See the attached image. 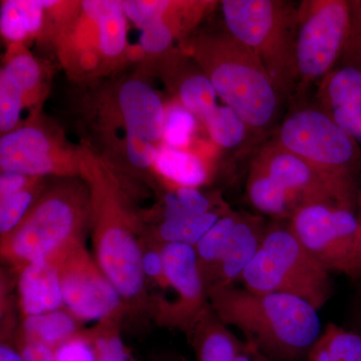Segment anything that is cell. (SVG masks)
Returning <instances> with one entry per match:
<instances>
[{"mask_svg":"<svg viewBox=\"0 0 361 361\" xmlns=\"http://www.w3.org/2000/svg\"><path fill=\"white\" fill-rule=\"evenodd\" d=\"M208 295L215 314L241 330L259 353L294 360L308 353L322 334L318 310L299 297L233 285L210 289Z\"/></svg>","mask_w":361,"mask_h":361,"instance_id":"cell-1","label":"cell"},{"mask_svg":"<svg viewBox=\"0 0 361 361\" xmlns=\"http://www.w3.org/2000/svg\"><path fill=\"white\" fill-rule=\"evenodd\" d=\"M191 52L218 97L241 116L252 134L262 135L277 122L283 99L258 56L227 35H202Z\"/></svg>","mask_w":361,"mask_h":361,"instance_id":"cell-2","label":"cell"},{"mask_svg":"<svg viewBox=\"0 0 361 361\" xmlns=\"http://www.w3.org/2000/svg\"><path fill=\"white\" fill-rule=\"evenodd\" d=\"M94 259L123 302L137 305L146 293L142 268L144 245L137 220L125 206L116 183L101 173H89Z\"/></svg>","mask_w":361,"mask_h":361,"instance_id":"cell-3","label":"cell"},{"mask_svg":"<svg viewBox=\"0 0 361 361\" xmlns=\"http://www.w3.org/2000/svg\"><path fill=\"white\" fill-rule=\"evenodd\" d=\"M90 214V193L80 186L61 185L39 197L20 226L1 240V255L23 269L37 261L58 262L84 243Z\"/></svg>","mask_w":361,"mask_h":361,"instance_id":"cell-4","label":"cell"},{"mask_svg":"<svg viewBox=\"0 0 361 361\" xmlns=\"http://www.w3.org/2000/svg\"><path fill=\"white\" fill-rule=\"evenodd\" d=\"M230 35L263 63L282 99L296 92L298 6L283 0H223Z\"/></svg>","mask_w":361,"mask_h":361,"instance_id":"cell-5","label":"cell"},{"mask_svg":"<svg viewBox=\"0 0 361 361\" xmlns=\"http://www.w3.org/2000/svg\"><path fill=\"white\" fill-rule=\"evenodd\" d=\"M240 280L252 292L290 294L317 310L332 294L329 271L281 220L267 224L260 249Z\"/></svg>","mask_w":361,"mask_h":361,"instance_id":"cell-6","label":"cell"},{"mask_svg":"<svg viewBox=\"0 0 361 361\" xmlns=\"http://www.w3.org/2000/svg\"><path fill=\"white\" fill-rule=\"evenodd\" d=\"M273 140L313 167L358 185L360 144L317 104L292 109Z\"/></svg>","mask_w":361,"mask_h":361,"instance_id":"cell-7","label":"cell"},{"mask_svg":"<svg viewBox=\"0 0 361 361\" xmlns=\"http://www.w3.org/2000/svg\"><path fill=\"white\" fill-rule=\"evenodd\" d=\"M350 1L305 0L297 11L296 70L298 94L334 70L351 32Z\"/></svg>","mask_w":361,"mask_h":361,"instance_id":"cell-8","label":"cell"},{"mask_svg":"<svg viewBox=\"0 0 361 361\" xmlns=\"http://www.w3.org/2000/svg\"><path fill=\"white\" fill-rule=\"evenodd\" d=\"M288 223L301 244L329 272L360 274V228L353 209L331 202L304 204Z\"/></svg>","mask_w":361,"mask_h":361,"instance_id":"cell-9","label":"cell"},{"mask_svg":"<svg viewBox=\"0 0 361 361\" xmlns=\"http://www.w3.org/2000/svg\"><path fill=\"white\" fill-rule=\"evenodd\" d=\"M63 305L78 320L106 322L118 317L122 296L106 278L84 243L71 249L58 262Z\"/></svg>","mask_w":361,"mask_h":361,"instance_id":"cell-10","label":"cell"},{"mask_svg":"<svg viewBox=\"0 0 361 361\" xmlns=\"http://www.w3.org/2000/svg\"><path fill=\"white\" fill-rule=\"evenodd\" d=\"M253 159L302 205L331 202L353 210L357 205L358 185L313 167L274 140L265 142Z\"/></svg>","mask_w":361,"mask_h":361,"instance_id":"cell-11","label":"cell"},{"mask_svg":"<svg viewBox=\"0 0 361 361\" xmlns=\"http://www.w3.org/2000/svg\"><path fill=\"white\" fill-rule=\"evenodd\" d=\"M166 287L175 291L177 300L167 311L169 322L190 330L205 310L208 294L194 246L164 243L161 247Z\"/></svg>","mask_w":361,"mask_h":361,"instance_id":"cell-12","label":"cell"},{"mask_svg":"<svg viewBox=\"0 0 361 361\" xmlns=\"http://www.w3.org/2000/svg\"><path fill=\"white\" fill-rule=\"evenodd\" d=\"M1 172L18 173L30 178L75 172V167L61 158L59 149L44 130L23 126L2 135L0 139Z\"/></svg>","mask_w":361,"mask_h":361,"instance_id":"cell-13","label":"cell"},{"mask_svg":"<svg viewBox=\"0 0 361 361\" xmlns=\"http://www.w3.org/2000/svg\"><path fill=\"white\" fill-rule=\"evenodd\" d=\"M316 104L361 142V68L337 65L318 84Z\"/></svg>","mask_w":361,"mask_h":361,"instance_id":"cell-14","label":"cell"},{"mask_svg":"<svg viewBox=\"0 0 361 361\" xmlns=\"http://www.w3.org/2000/svg\"><path fill=\"white\" fill-rule=\"evenodd\" d=\"M118 106L125 121L127 134L158 144L163 141L166 108L146 82L132 80L118 90Z\"/></svg>","mask_w":361,"mask_h":361,"instance_id":"cell-15","label":"cell"},{"mask_svg":"<svg viewBox=\"0 0 361 361\" xmlns=\"http://www.w3.org/2000/svg\"><path fill=\"white\" fill-rule=\"evenodd\" d=\"M18 293L26 317L61 310L63 299L56 262L42 260L25 266L20 269Z\"/></svg>","mask_w":361,"mask_h":361,"instance_id":"cell-16","label":"cell"},{"mask_svg":"<svg viewBox=\"0 0 361 361\" xmlns=\"http://www.w3.org/2000/svg\"><path fill=\"white\" fill-rule=\"evenodd\" d=\"M224 324L206 308L197 318L190 330L193 331L199 361H256L257 349L251 344L242 343Z\"/></svg>","mask_w":361,"mask_h":361,"instance_id":"cell-17","label":"cell"},{"mask_svg":"<svg viewBox=\"0 0 361 361\" xmlns=\"http://www.w3.org/2000/svg\"><path fill=\"white\" fill-rule=\"evenodd\" d=\"M266 227L267 224L260 216L240 213L229 249L220 266L215 283L210 289L232 286L234 282L241 279L244 271L260 249Z\"/></svg>","mask_w":361,"mask_h":361,"instance_id":"cell-18","label":"cell"},{"mask_svg":"<svg viewBox=\"0 0 361 361\" xmlns=\"http://www.w3.org/2000/svg\"><path fill=\"white\" fill-rule=\"evenodd\" d=\"M246 192L249 202L256 210L275 220H290L297 209L302 206L255 159H252L249 167Z\"/></svg>","mask_w":361,"mask_h":361,"instance_id":"cell-19","label":"cell"},{"mask_svg":"<svg viewBox=\"0 0 361 361\" xmlns=\"http://www.w3.org/2000/svg\"><path fill=\"white\" fill-rule=\"evenodd\" d=\"M84 13L97 26V47L104 56L116 59L127 45V16L123 2L116 0H87Z\"/></svg>","mask_w":361,"mask_h":361,"instance_id":"cell-20","label":"cell"},{"mask_svg":"<svg viewBox=\"0 0 361 361\" xmlns=\"http://www.w3.org/2000/svg\"><path fill=\"white\" fill-rule=\"evenodd\" d=\"M239 217L240 213L230 210L212 226L195 246L207 291L215 283Z\"/></svg>","mask_w":361,"mask_h":361,"instance_id":"cell-21","label":"cell"},{"mask_svg":"<svg viewBox=\"0 0 361 361\" xmlns=\"http://www.w3.org/2000/svg\"><path fill=\"white\" fill-rule=\"evenodd\" d=\"M155 167L159 174L176 187L199 188L209 179V170L200 157L186 149L161 145Z\"/></svg>","mask_w":361,"mask_h":361,"instance_id":"cell-22","label":"cell"},{"mask_svg":"<svg viewBox=\"0 0 361 361\" xmlns=\"http://www.w3.org/2000/svg\"><path fill=\"white\" fill-rule=\"evenodd\" d=\"M44 7L42 0H7L1 4L0 30L11 42H21L42 28Z\"/></svg>","mask_w":361,"mask_h":361,"instance_id":"cell-23","label":"cell"},{"mask_svg":"<svg viewBox=\"0 0 361 361\" xmlns=\"http://www.w3.org/2000/svg\"><path fill=\"white\" fill-rule=\"evenodd\" d=\"M308 361H361V336L329 323L307 353Z\"/></svg>","mask_w":361,"mask_h":361,"instance_id":"cell-24","label":"cell"},{"mask_svg":"<svg viewBox=\"0 0 361 361\" xmlns=\"http://www.w3.org/2000/svg\"><path fill=\"white\" fill-rule=\"evenodd\" d=\"M77 320L70 312L63 310L26 317L23 323L25 339L42 342L56 349L78 336Z\"/></svg>","mask_w":361,"mask_h":361,"instance_id":"cell-25","label":"cell"},{"mask_svg":"<svg viewBox=\"0 0 361 361\" xmlns=\"http://www.w3.org/2000/svg\"><path fill=\"white\" fill-rule=\"evenodd\" d=\"M230 210L231 209L226 206L183 219L164 221L159 228V236L164 243L187 244L195 247L212 226Z\"/></svg>","mask_w":361,"mask_h":361,"instance_id":"cell-26","label":"cell"},{"mask_svg":"<svg viewBox=\"0 0 361 361\" xmlns=\"http://www.w3.org/2000/svg\"><path fill=\"white\" fill-rule=\"evenodd\" d=\"M179 102L202 123L212 115L218 104V94L203 71L188 75L178 89Z\"/></svg>","mask_w":361,"mask_h":361,"instance_id":"cell-27","label":"cell"},{"mask_svg":"<svg viewBox=\"0 0 361 361\" xmlns=\"http://www.w3.org/2000/svg\"><path fill=\"white\" fill-rule=\"evenodd\" d=\"M203 125L212 141L223 149L238 148L253 135L241 116L227 104L218 106Z\"/></svg>","mask_w":361,"mask_h":361,"instance_id":"cell-28","label":"cell"},{"mask_svg":"<svg viewBox=\"0 0 361 361\" xmlns=\"http://www.w3.org/2000/svg\"><path fill=\"white\" fill-rule=\"evenodd\" d=\"M198 121L180 102L169 104L166 108L164 145L171 148L185 149L196 132Z\"/></svg>","mask_w":361,"mask_h":361,"instance_id":"cell-29","label":"cell"},{"mask_svg":"<svg viewBox=\"0 0 361 361\" xmlns=\"http://www.w3.org/2000/svg\"><path fill=\"white\" fill-rule=\"evenodd\" d=\"M37 180L18 193L0 199V234L1 240L20 226L37 199Z\"/></svg>","mask_w":361,"mask_h":361,"instance_id":"cell-30","label":"cell"},{"mask_svg":"<svg viewBox=\"0 0 361 361\" xmlns=\"http://www.w3.org/2000/svg\"><path fill=\"white\" fill-rule=\"evenodd\" d=\"M25 96L23 90L6 73L0 71V132L2 135L16 129Z\"/></svg>","mask_w":361,"mask_h":361,"instance_id":"cell-31","label":"cell"},{"mask_svg":"<svg viewBox=\"0 0 361 361\" xmlns=\"http://www.w3.org/2000/svg\"><path fill=\"white\" fill-rule=\"evenodd\" d=\"M0 71L6 73L25 94L35 89L42 78L39 63L26 52L14 54Z\"/></svg>","mask_w":361,"mask_h":361,"instance_id":"cell-32","label":"cell"},{"mask_svg":"<svg viewBox=\"0 0 361 361\" xmlns=\"http://www.w3.org/2000/svg\"><path fill=\"white\" fill-rule=\"evenodd\" d=\"M123 2V11L128 20L142 30L156 21L167 18L171 1H139L126 0Z\"/></svg>","mask_w":361,"mask_h":361,"instance_id":"cell-33","label":"cell"},{"mask_svg":"<svg viewBox=\"0 0 361 361\" xmlns=\"http://www.w3.org/2000/svg\"><path fill=\"white\" fill-rule=\"evenodd\" d=\"M174 39V30L167 18L160 20L141 30L140 44L148 54H161L167 51Z\"/></svg>","mask_w":361,"mask_h":361,"instance_id":"cell-34","label":"cell"},{"mask_svg":"<svg viewBox=\"0 0 361 361\" xmlns=\"http://www.w3.org/2000/svg\"><path fill=\"white\" fill-rule=\"evenodd\" d=\"M56 361H97L94 342L89 337L77 336L56 348Z\"/></svg>","mask_w":361,"mask_h":361,"instance_id":"cell-35","label":"cell"},{"mask_svg":"<svg viewBox=\"0 0 361 361\" xmlns=\"http://www.w3.org/2000/svg\"><path fill=\"white\" fill-rule=\"evenodd\" d=\"M126 147L129 160L135 167L145 169L155 165L160 149L157 145L137 135H126Z\"/></svg>","mask_w":361,"mask_h":361,"instance_id":"cell-36","label":"cell"},{"mask_svg":"<svg viewBox=\"0 0 361 361\" xmlns=\"http://www.w3.org/2000/svg\"><path fill=\"white\" fill-rule=\"evenodd\" d=\"M175 193L180 205L189 215H200L216 210L213 202L202 193L198 188L176 187Z\"/></svg>","mask_w":361,"mask_h":361,"instance_id":"cell-37","label":"cell"},{"mask_svg":"<svg viewBox=\"0 0 361 361\" xmlns=\"http://www.w3.org/2000/svg\"><path fill=\"white\" fill-rule=\"evenodd\" d=\"M142 268L145 277L155 280L159 284L166 287L165 274H164V261L160 250L144 248L142 257Z\"/></svg>","mask_w":361,"mask_h":361,"instance_id":"cell-38","label":"cell"},{"mask_svg":"<svg viewBox=\"0 0 361 361\" xmlns=\"http://www.w3.org/2000/svg\"><path fill=\"white\" fill-rule=\"evenodd\" d=\"M18 350L23 361H56V349L42 342L25 339Z\"/></svg>","mask_w":361,"mask_h":361,"instance_id":"cell-39","label":"cell"},{"mask_svg":"<svg viewBox=\"0 0 361 361\" xmlns=\"http://www.w3.org/2000/svg\"><path fill=\"white\" fill-rule=\"evenodd\" d=\"M39 178H30L18 173L1 172L0 175V199L6 198L25 189Z\"/></svg>","mask_w":361,"mask_h":361,"instance_id":"cell-40","label":"cell"},{"mask_svg":"<svg viewBox=\"0 0 361 361\" xmlns=\"http://www.w3.org/2000/svg\"><path fill=\"white\" fill-rule=\"evenodd\" d=\"M338 65H349L361 68V32L351 30L348 44Z\"/></svg>","mask_w":361,"mask_h":361,"instance_id":"cell-41","label":"cell"},{"mask_svg":"<svg viewBox=\"0 0 361 361\" xmlns=\"http://www.w3.org/2000/svg\"><path fill=\"white\" fill-rule=\"evenodd\" d=\"M0 361H23L18 349L2 342L0 345Z\"/></svg>","mask_w":361,"mask_h":361,"instance_id":"cell-42","label":"cell"},{"mask_svg":"<svg viewBox=\"0 0 361 361\" xmlns=\"http://www.w3.org/2000/svg\"><path fill=\"white\" fill-rule=\"evenodd\" d=\"M357 206H358V210H360V214H358L357 218H358V222H360V267H361V189L360 191V194H358Z\"/></svg>","mask_w":361,"mask_h":361,"instance_id":"cell-43","label":"cell"},{"mask_svg":"<svg viewBox=\"0 0 361 361\" xmlns=\"http://www.w3.org/2000/svg\"><path fill=\"white\" fill-rule=\"evenodd\" d=\"M97 361H132L130 355L121 356V357H101L97 358Z\"/></svg>","mask_w":361,"mask_h":361,"instance_id":"cell-44","label":"cell"},{"mask_svg":"<svg viewBox=\"0 0 361 361\" xmlns=\"http://www.w3.org/2000/svg\"><path fill=\"white\" fill-rule=\"evenodd\" d=\"M256 361H271L270 360H268V358H266L265 356H263L261 355V353H259L257 351V355H256Z\"/></svg>","mask_w":361,"mask_h":361,"instance_id":"cell-45","label":"cell"}]
</instances>
